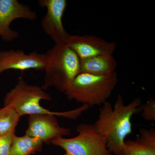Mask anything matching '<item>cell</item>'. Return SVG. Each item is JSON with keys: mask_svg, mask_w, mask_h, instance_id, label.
Masks as SVG:
<instances>
[{"mask_svg": "<svg viewBox=\"0 0 155 155\" xmlns=\"http://www.w3.org/2000/svg\"><path fill=\"white\" fill-rule=\"evenodd\" d=\"M37 17L35 11L17 0H0V37L6 42L15 40L19 34L10 28L11 23L18 19L33 21Z\"/></svg>", "mask_w": 155, "mask_h": 155, "instance_id": "7", "label": "cell"}, {"mask_svg": "<svg viewBox=\"0 0 155 155\" xmlns=\"http://www.w3.org/2000/svg\"><path fill=\"white\" fill-rule=\"evenodd\" d=\"M122 155H155V129H141L133 140H125Z\"/></svg>", "mask_w": 155, "mask_h": 155, "instance_id": "11", "label": "cell"}, {"mask_svg": "<svg viewBox=\"0 0 155 155\" xmlns=\"http://www.w3.org/2000/svg\"><path fill=\"white\" fill-rule=\"evenodd\" d=\"M67 44L80 60L102 55H113L115 42H108L93 35H70Z\"/></svg>", "mask_w": 155, "mask_h": 155, "instance_id": "10", "label": "cell"}, {"mask_svg": "<svg viewBox=\"0 0 155 155\" xmlns=\"http://www.w3.org/2000/svg\"><path fill=\"white\" fill-rule=\"evenodd\" d=\"M44 90L54 87L65 93L74 78L80 73V60L67 44L55 45L45 54Z\"/></svg>", "mask_w": 155, "mask_h": 155, "instance_id": "3", "label": "cell"}, {"mask_svg": "<svg viewBox=\"0 0 155 155\" xmlns=\"http://www.w3.org/2000/svg\"><path fill=\"white\" fill-rule=\"evenodd\" d=\"M140 113L143 118L147 121H155V101L150 98L146 103L140 107Z\"/></svg>", "mask_w": 155, "mask_h": 155, "instance_id": "15", "label": "cell"}, {"mask_svg": "<svg viewBox=\"0 0 155 155\" xmlns=\"http://www.w3.org/2000/svg\"><path fill=\"white\" fill-rule=\"evenodd\" d=\"M38 5L47 9L42 19L41 26L45 33L51 38L55 45L67 44L70 35L63 25L62 18L67 2L66 0H39Z\"/></svg>", "mask_w": 155, "mask_h": 155, "instance_id": "6", "label": "cell"}, {"mask_svg": "<svg viewBox=\"0 0 155 155\" xmlns=\"http://www.w3.org/2000/svg\"><path fill=\"white\" fill-rule=\"evenodd\" d=\"M41 100L51 101V97L41 87L29 85L21 79L6 94L4 99V105L12 107L20 117L25 115L51 114L74 120L89 108L88 106L83 105L72 110L52 112L41 105L40 103Z\"/></svg>", "mask_w": 155, "mask_h": 155, "instance_id": "2", "label": "cell"}, {"mask_svg": "<svg viewBox=\"0 0 155 155\" xmlns=\"http://www.w3.org/2000/svg\"><path fill=\"white\" fill-rule=\"evenodd\" d=\"M56 116L51 114L30 115L25 135L38 139L46 143H51L59 137L70 135L71 129L60 126Z\"/></svg>", "mask_w": 155, "mask_h": 155, "instance_id": "8", "label": "cell"}, {"mask_svg": "<svg viewBox=\"0 0 155 155\" xmlns=\"http://www.w3.org/2000/svg\"><path fill=\"white\" fill-rule=\"evenodd\" d=\"M76 130L78 134L75 137H59L51 143L64 149V155H113L94 125L81 124Z\"/></svg>", "mask_w": 155, "mask_h": 155, "instance_id": "5", "label": "cell"}, {"mask_svg": "<svg viewBox=\"0 0 155 155\" xmlns=\"http://www.w3.org/2000/svg\"><path fill=\"white\" fill-rule=\"evenodd\" d=\"M15 132L0 137V155H10L11 145Z\"/></svg>", "mask_w": 155, "mask_h": 155, "instance_id": "16", "label": "cell"}, {"mask_svg": "<svg viewBox=\"0 0 155 155\" xmlns=\"http://www.w3.org/2000/svg\"><path fill=\"white\" fill-rule=\"evenodd\" d=\"M43 143L38 139L25 135H14L10 155H31L41 150Z\"/></svg>", "mask_w": 155, "mask_h": 155, "instance_id": "13", "label": "cell"}, {"mask_svg": "<svg viewBox=\"0 0 155 155\" xmlns=\"http://www.w3.org/2000/svg\"><path fill=\"white\" fill-rule=\"evenodd\" d=\"M141 105L140 98L125 105L122 96L119 94L114 107L107 101L100 109L98 118L93 125L113 155H122L125 138L132 132L131 118L140 113Z\"/></svg>", "mask_w": 155, "mask_h": 155, "instance_id": "1", "label": "cell"}, {"mask_svg": "<svg viewBox=\"0 0 155 155\" xmlns=\"http://www.w3.org/2000/svg\"><path fill=\"white\" fill-rule=\"evenodd\" d=\"M117 81L116 72L104 75L80 73L64 93L69 100L89 107L103 105L111 95Z\"/></svg>", "mask_w": 155, "mask_h": 155, "instance_id": "4", "label": "cell"}, {"mask_svg": "<svg viewBox=\"0 0 155 155\" xmlns=\"http://www.w3.org/2000/svg\"><path fill=\"white\" fill-rule=\"evenodd\" d=\"M20 117L11 106H5L0 109V137L15 132Z\"/></svg>", "mask_w": 155, "mask_h": 155, "instance_id": "14", "label": "cell"}, {"mask_svg": "<svg viewBox=\"0 0 155 155\" xmlns=\"http://www.w3.org/2000/svg\"><path fill=\"white\" fill-rule=\"evenodd\" d=\"M117 62L113 55H102L80 60V73L104 75L116 72Z\"/></svg>", "mask_w": 155, "mask_h": 155, "instance_id": "12", "label": "cell"}, {"mask_svg": "<svg viewBox=\"0 0 155 155\" xmlns=\"http://www.w3.org/2000/svg\"><path fill=\"white\" fill-rule=\"evenodd\" d=\"M46 58L45 54L34 51L26 54L21 50L0 51V75L10 69L25 71L44 70Z\"/></svg>", "mask_w": 155, "mask_h": 155, "instance_id": "9", "label": "cell"}]
</instances>
